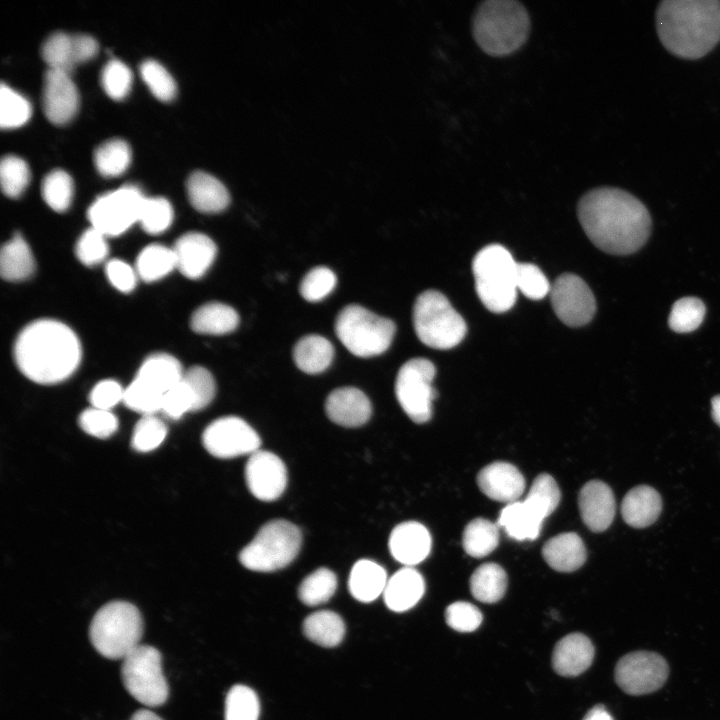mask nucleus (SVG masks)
Here are the masks:
<instances>
[{"label":"nucleus","mask_w":720,"mask_h":720,"mask_svg":"<svg viewBox=\"0 0 720 720\" xmlns=\"http://www.w3.org/2000/svg\"><path fill=\"white\" fill-rule=\"evenodd\" d=\"M577 215L590 241L614 255L638 251L652 227L646 206L628 191L616 187H598L585 193L578 202Z\"/></svg>","instance_id":"nucleus-1"},{"label":"nucleus","mask_w":720,"mask_h":720,"mask_svg":"<svg viewBox=\"0 0 720 720\" xmlns=\"http://www.w3.org/2000/svg\"><path fill=\"white\" fill-rule=\"evenodd\" d=\"M19 370L31 381L54 384L70 377L81 361V345L67 325L41 319L27 325L14 345Z\"/></svg>","instance_id":"nucleus-2"},{"label":"nucleus","mask_w":720,"mask_h":720,"mask_svg":"<svg viewBox=\"0 0 720 720\" xmlns=\"http://www.w3.org/2000/svg\"><path fill=\"white\" fill-rule=\"evenodd\" d=\"M656 29L670 53L699 59L720 42V1L664 0L656 10Z\"/></svg>","instance_id":"nucleus-3"},{"label":"nucleus","mask_w":720,"mask_h":720,"mask_svg":"<svg viewBox=\"0 0 720 720\" xmlns=\"http://www.w3.org/2000/svg\"><path fill=\"white\" fill-rule=\"evenodd\" d=\"M526 8L514 0H487L477 8L472 22L473 37L488 55L502 57L521 48L530 33Z\"/></svg>","instance_id":"nucleus-4"},{"label":"nucleus","mask_w":720,"mask_h":720,"mask_svg":"<svg viewBox=\"0 0 720 720\" xmlns=\"http://www.w3.org/2000/svg\"><path fill=\"white\" fill-rule=\"evenodd\" d=\"M518 263L502 245L490 244L474 257L475 289L483 305L494 313L511 309L516 301Z\"/></svg>","instance_id":"nucleus-5"},{"label":"nucleus","mask_w":720,"mask_h":720,"mask_svg":"<svg viewBox=\"0 0 720 720\" xmlns=\"http://www.w3.org/2000/svg\"><path fill=\"white\" fill-rule=\"evenodd\" d=\"M143 635L141 613L133 604L113 601L94 615L89 637L95 650L108 659H123L140 645Z\"/></svg>","instance_id":"nucleus-6"},{"label":"nucleus","mask_w":720,"mask_h":720,"mask_svg":"<svg viewBox=\"0 0 720 720\" xmlns=\"http://www.w3.org/2000/svg\"><path fill=\"white\" fill-rule=\"evenodd\" d=\"M413 325L419 340L434 349H450L465 337L467 326L462 316L441 292L427 290L416 299Z\"/></svg>","instance_id":"nucleus-7"},{"label":"nucleus","mask_w":720,"mask_h":720,"mask_svg":"<svg viewBox=\"0 0 720 720\" xmlns=\"http://www.w3.org/2000/svg\"><path fill=\"white\" fill-rule=\"evenodd\" d=\"M396 332L395 323L356 304L345 306L337 315L335 333L341 343L358 357L384 353Z\"/></svg>","instance_id":"nucleus-8"},{"label":"nucleus","mask_w":720,"mask_h":720,"mask_svg":"<svg viewBox=\"0 0 720 720\" xmlns=\"http://www.w3.org/2000/svg\"><path fill=\"white\" fill-rule=\"evenodd\" d=\"M302 534L293 523L277 519L260 528L254 539L242 549L241 564L249 570L272 572L289 565L298 555Z\"/></svg>","instance_id":"nucleus-9"},{"label":"nucleus","mask_w":720,"mask_h":720,"mask_svg":"<svg viewBox=\"0 0 720 720\" xmlns=\"http://www.w3.org/2000/svg\"><path fill=\"white\" fill-rule=\"evenodd\" d=\"M121 677L129 694L148 707L164 704L169 688L162 670L161 653L153 646L138 645L122 659Z\"/></svg>","instance_id":"nucleus-10"},{"label":"nucleus","mask_w":720,"mask_h":720,"mask_svg":"<svg viewBox=\"0 0 720 720\" xmlns=\"http://www.w3.org/2000/svg\"><path fill=\"white\" fill-rule=\"evenodd\" d=\"M436 373L434 364L426 358H413L399 369L395 381L396 398L415 423H425L432 415L436 390L432 383Z\"/></svg>","instance_id":"nucleus-11"},{"label":"nucleus","mask_w":720,"mask_h":720,"mask_svg":"<svg viewBox=\"0 0 720 720\" xmlns=\"http://www.w3.org/2000/svg\"><path fill=\"white\" fill-rule=\"evenodd\" d=\"M144 195L137 186L123 185L98 196L88 209L92 227L105 236H117L138 221Z\"/></svg>","instance_id":"nucleus-12"},{"label":"nucleus","mask_w":720,"mask_h":720,"mask_svg":"<svg viewBox=\"0 0 720 720\" xmlns=\"http://www.w3.org/2000/svg\"><path fill=\"white\" fill-rule=\"evenodd\" d=\"M669 667L658 653L635 651L624 655L615 666L617 685L627 694L643 695L658 690L666 681Z\"/></svg>","instance_id":"nucleus-13"},{"label":"nucleus","mask_w":720,"mask_h":720,"mask_svg":"<svg viewBox=\"0 0 720 720\" xmlns=\"http://www.w3.org/2000/svg\"><path fill=\"white\" fill-rule=\"evenodd\" d=\"M550 300L556 316L570 327L589 323L596 311L591 289L582 278L571 273L556 278L551 286Z\"/></svg>","instance_id":"nucleus-14"},{"label":"nucleus","mask_w":720,"mask_h":720,"mask_svg":"<svg viewBox=\"0 0 720 720\" xmlns=\"http://www.w3.org/2000/svg\"><path fill=\"white\" fill-rule=\"evenodd\" d=\"M202 442L211 455L224 459L251 455L261 445L257 432L236 416L222 417L210 423L203 432Z\"/></svg>","instance_id":"nucleus-15"},{"label":"nucleus","mask_w":720,"mask_h":720,"mask_svg":"<svg viewBox=\"0 0 720 720\" xmlns=\"http://www.w3.org/2000/svg\"><path fill=\"white\" fill-rule=\"evenodd\" d=\"M247 486L254 497L270 502L278 499L287 484V470L274 453L258 450L252 453L245 466Z\"/></svg>","instance_id":"nucleus-16"},{"label":"nucleus","mask_w":720,"mask_h":720,"mask_svg":"<svg viewBox=\"0 0 720 720\" xmlns=\"http://www.w3.org/2000/svg\"><path fill=\"white\" fill-rule=\"evenodd\" d=\"M97 50L98 43L91 35L64 31L49 34L41 46V54L48 67L68 73L77 62L91 58Z\"/></svg>","instance_id":"nucleus-17"},{"label":"nucleus","mask_w":720,"mask_h":720,"mask_svg":"<svg viewBox=\"0 0 720 720\" xmlns=\"http://www.w3.org/2000/svg\"><path fill=\"white\" fill-rule=\"evenodd\" d=\"M79 103L77 87L70 73L47 68L43 78L42 106L46 117L53 123L69 121Z\"/></svg>","instance_id":"nucleus-18"},{"label":"nucleus","mask_w":720,"mask_h":720,"mask_svg":"<svg viewBox=\"0 0 720 720\" xmlns=\"http://www.w3.org/2000/svg\"><path fill=\"white\" fill-rule=\"evenodd\" d=\"M172 249L176 268L189 279L201 278L208 271L217 254L213 240L201 232L183 234Z\"/></svg>","instance_id":"nucleus-19"},{"label":"nucleus","mask_w":720,"mask_h":720,"mask_svg":"<svg viewBox=\"0 0 720 720\" xmlns=\"http://www.w3.org/2000/svg\"><path fill=\"white\" fill-rule=\"evenodd\" d=\"M578 506L582 521L593 532H602L615 516V498L611 488L604 482L592 480L580 490Z\"/></svg>","instance_id":"nucleus-20"},{"label":"nucleus","mask_w":720,"mask_h":720,"mask_svg":"<svg viewBox=\"0 0 720 720\" xmlns=\"http://www.w3.org/2000/svg\"><path fill=\"white\" fill-rule=\"evenodd\" d=\"M479 489L489 498L507 504L518 501L525 490L522 473L512 464L493 462L477 475Z\"/></svg>","instance_id":"nucleus-21"},{"label":"nucleus","mask_w":720,"mask_h":720,"mask_svg":"<svg viewBox=\"0 0 720 720\" xmlns=\"http://www.w3.org/2000/svg\"><path fill=\"white\" fill-rule=\"evenodd\" d=\"M388 545L395 560L407 567H413L429 555L431 536L422 524L407 521L392 530Z\"/></svg>","instance_id":"nucleus-22"},{"label":"nucleus","mask_w":720,"mask_h":720,"mask_svg":"<svg viewBox=\"0 0 720 720\" xmlns=\"http://www.w3.org/2000/svg\"><path fill=\"white\" fill-rule=\"evenodd\" d=\"M325 411L328 418L344 427H359L365 424L372 413L368 397L355 387H341L333 390L326 399Z\"/></svg>","instance_id":"nucleus-23"},{"label":"nucleus","mask_w":720,"mask_h":720,"mask_svg":"<svg viewBox=\"0 0 720 720\" xmlns=\"http://www.w3.org/2000/svg\"><path fill=\"white\" fill-rule=\"evenodd\" d=\"M594 646L581 633H571L560 639L552 653L555 672L564 677H574L585 672L592 664Z\"/></svg>","instance_id":"nucleus-24"},{"label":"nucleus","mask_w":720,"mask_h":720,"mask_svg":"<svg viewBox=\"0 0 720 720\" xmlns=\"http://www.w3.org/2000/svg\"><path fill=\"white\" fill-rule=\"evenodd\" d=\"M186 188L190 203L198 211L217 213L230 203V195L225 185L205 171L196 170L190 173Z\"/></svg>","instance_id":"nucleus-25"},{"label":"nucleus","mask_w":720,"mask_h":720,"mask_svg":"<svg viewBox=\"0 0 720 720\" xmlns=\"http://www.w3.org/2000/svg\"><path fill=\"white\" fill-rule=\"evenodd\" d=\"M424 590L422 575L413 567L405 566L388 579L383 597L390 610L404 612L419 602Z\"/></svg>","instance_id":"nucleus-26"},{"label":"nucleus","mask_w":720,"mask_h":720,"mask_svg":"<svg viewBox=\"0 0 720 720\" xmlns=\"http://www.w3.org/2000/svg\"><path fill=\"white\" fill-rule=\"evenodd\" d=\"M662 510L660 494L652 487L639 485L624 496L621 514L624 521L634 528H645L653 524Z\"/></svg>","instance_id":"nucleus-27"},{"label":"nucleus","mask_w":720,"mask_h":720,"mask_svg":"<svg viewBox=\"0 0 720 720\" xmlns=\"http://www.w3.org/2000/svg\"><path fill=\"white\" fill-rule=\"evenodd\" d=\"M546 563L559 572H573L586 560V548L579 535L562 533L549 539L542 548Z\"/></svg>","instance_id":"nucleus-28"},{"label":"nucleus","mask_w":720,"mask_h":720,"mask_svg":"<svg viewBox=\"0 0 720 720\" xmlns=\"http://www.w3.org/2000/svg\"><path fill=\"white\" fill-rule=\"evenodd\" d=\"M544 518L525 500L507 504L498 518V525L513 539L534 540L539 536Z\"/></svg>","instance_id":"nucleus-29"},{"label":"nucleus","mask_w":720,"mask_h":720,"mask_svg":"<svg viewBox=\"0 0 720 720\" xmlns=\"http://www.w3.org/2000/svg\"><path fill=\"white\" fill-rule=\"evenodd\" d=\"M179 361L165 353L149 356L140 366L136 379L164 395L183 377Z\"/></svg>","instance_id":"nucleus-30"},{"label":"nucleus","mask_w":720,"mask_h":720,"mask_svg":"<svg viewBox=\"0 0 720 720\" xmlns=\"http://www.w3.org/2000/svg\"><path fill=\"white\" fill-rule=\"evenodd\" d=\"M387 581V573L381 565L362 559L351 569L348 588L356 600L368 603L383 594Z\"/></svg>","instance_id":"nucleus-31"},{"label":"nucleus","mask_w":720,"mask_h":720,"mask_svg":"<svg viewBox=\"0 0 720 720\" xmlns=\"http://www.w3.org/2000/svg\"><path fill=\"white\" fill-rule=\"evenodd\" d=\"M334 357V348L329 340L321 335H306L298 340L293 349L296 366L307 374L325 371Z\"/></svg>","instance_id":"nucleus-32"},{"label":"nucleus","mask_w":720,"mask_h":720,"mask_svg":"<svg viewBox=\"0 0 720 720\" xmlns=\"http://www.w3.org/2000/svg\"><path fill=\"white\" fill-rule=\"evenodd\" d=\"M239 323L237 312L221 302H209L193 313L191 329L199 334L223 335L236 329Z\"/></svg>","instance_id":"nucleus-33"},{"label":"nucleus","mask_w":720,"mask_h":720,"mask_svg":"<svg viewBox=\"0 0 720 720\" xmlns=\"http://www.w3.org/2000/svg\"><path fill=\"white\" fill-rule=\"evenodd\" d=\"M34 269L32 252L23 237L16 233L1 249V275L7 281H21L29 278Z\"/></svg>","instance_id":"nucleus-34"},{"label":"nucleus","mask_w":720,"mask_h":720,"mask_svg":"<svg viewBox=\"0 0 720 720\" xmlns=\"http://www.w3.org/2000/svg\"><path fill=\"white\" fill-rule=\"evenodd\" d=\"M305 636L323 647H335L345 634L342 618L333 611H317L310 614L303 623Z\"/></svg>","instance_id":"nucleus-35"},{"label":"nucleus","mask_w":720,"mask_h":720,"mask_svg":"<svg viewBox=\"0 0 720 720\" xmlns=\"http://www.w3.org/2000/svg\"><path fill=\"white\" fill-rule=\"evenodd\" d=\"M507 575L504 569L495 563L480 565L470 578V591L475 599L483 603H495L505 594Z\"/></svg>","instance_id":"nucleus-36"},{"label":"nucleus","mask_w":720,"mask_h":720,"mask_svg":"<svg viewBox=\"0 0 720 720\" xmlns=\"http://www.w3.org/2000/svg\"><path fill=\"white\" fill-rule=\"evenodd\" d=\"M176 267L173 249L160 244L145 247L138 255L136 271L146 282L159 280Z\"/></svg>","instance_id":"nucleus-37"},{"label":"nucleus","mask_w":720,"mask_h":720,"mask_svg":"<svg viewBox=\"0 0 720 720\" xmlns=\"http://www.w3.org/2000/svg\"><path fill=\"white\" fill-rule=\"evenodd\" d=\"M499 542L498 527L485 518L470 521L463 532V548L474 558H482L490 554Z\"/></svg>","instance_id":"nucleus-38"},{"label":"nucleus","mask_w":720,"mask_h":720,"mask_svg":"<svg viewBox=\"0 0 720 720\" xmlns=\"http://www.w3.org/2000/svg\"><path fill=\"white\" fill-rule=\"evenodd\" d=\"M131 150L129 144L121 138H111L100 143L94 151V163L97 170L106 176L122 173L129 165Z\"/></svg>","instance_id":"nucleus-39"},{"label":"nucleus","mask_w":720,"mask_h":720,"mask_svg":"<svg viewBox=\"0 0 720 720\" xmlns=\"http://www.w3.org/2000/svg\"><path fill=\"white\" fill-rule=\"evenodd\" d=\"M336 588V575L327 568H319L301 582L298 597L307 606H317L330 600Z\"/></svg>","instance_id":"nucleus-40"},{"label":"nucleus","mask_w":720,"mask_h":720,"mask_svg":"<svg viewBox=\"0 0 720 720\" xmlns=\"http://www.w3.org/2000/svg\"><path fill=\"white\" fill-rule=\"evenodd\" d=\"M260 702L257 694L248 686L234 685L225 700V720H258Z\"/></svg>","instance_id":"nucleus-41"},{"label":"nucleus","mask_w":720,"mask_h":720,"mask_svg":"<svg viewBox=\"0 0 720 720\" xmlns=\"http://www.w3.org/2000/svg\"><path fill=\"white\" fill-rule=\"evenodd\" d=\"M41 192L45 202L55 211L66 210L73 195V181L63 169L49 171L43 178Z\"/></svg>","instance_id":"nucleus-42"},{"label":"nucleus","mask_w":720,"mask_h":720,"mask_svg":"<svg viewBox=\"0 0 720 720\" xmlns=\"http://www.w3.org/2000/svg\"><path fill=\"white\" fill-rule=\"evenodd\" d=\"M705 311V305L699 298L683 297L673 304L668 325L677 333L692 332L701 325Z\"/></svg>","instance_id":"nucleus-43"},{"label":"nucleus","mask_w":720,"mask_h":720,"mask_svg":"<svg viewBox=\"0 0 720 720\" xmlns=\"http://www.w3.org/2000/svg\"><path fill=\"white\" fill-rule=\"evenodd\" d=\"M173 219L170 202L161 196L143 197L138 221L143 229L150 234H158L166 230Z\"/></svg>","instance_id":"nucleus-44"},{"label":"nucleus","mask_w":720,"mask_h":720,"mask_svg":"<svg viewBox=\"0 0 720 720\" xmlns=\"http://www.w3.org/2000/svg\"><path fill=\"white\" fill-rule=\"evenodd\" d=\"M560 498L561 493L554 478L543 473L533 480L524 500L545 519L557 508Z\"/></svg>","instance_id":"nucleus-45"},{"label":"nucleus","mask_w":720,"mask_h":720,"mask_svg":"<svg viewBox=\"0 0 720 720\" xmlns=\"http://www.w3.org/2000/svg\"><path fill=\"white\" fill-rule=\"evenodd\" d=\"M31 114L29 101L9 85H0V125L16 127L25 123Z\"/></svg>","instance_id":"nucleus-46"},{"label":"nucleus","mask_w":720,"mask_h":720,"mask_svg":"<svg viewBox=\"0 0 720 720\" xmlns=\"http://www.w3.org/2000/svg\"><path fill=\"white\" fill-rule=\"evenodd\" d=\"M29 178V167L23 158L14 154H6L1 158L0 181L6 195L19 196L27 186Z\"/></svg>","instance_id":"nucleus-47"},{"label":"nucleus","mask_w":720,"mask_h":720,"mask_svg":"<svg viewBox=\"0 0 720 720\" xmlns=\"http://www.w3.org/2000/svg\"><path fill=\"white\" fill-rule=\"evenodd\" d=\"M182 379L192 394V411L202 410L211 403L216 385L212 374L206 368L193 366L184 372Z\"/></svg>","instance_id":"nucleus-48"},{"label":"nucleus","mask_w":720,"mask_h":720,"mask_svg":"<svg viewBox=\"0 0 720 720\" xmlns=\"http://www.w3.org/2000/svg\"><path fill=\"white\" fill-rule=\"evenodd\" d=\"M167 428L162 420L151 415H143L136 423L131 446L138 452H149L157 448L165 439Z\"/></svg>","instance_id":"nucleus-49"},{"label":"nucleus","mask_w":720,"mask_h":720,"mask_svg":"<svg viewBox=\"0 0 720 720\" xmlns=\"http://www.w3.org/2000/svg\"><path fill=\"white\" fill-rule=\"evenodd\" d=\"M139 68L143 80L157 98L167 101L175 96L176 83L160 62L154 59H145Z\"/></svg>","instance_id":"nucleus-50"},{"label":"nucleus","mask_w":720,"mask_h":720,"mask_svg":"<svg viewBox=\"0 0 720 720\" xmlns=\"http://www.w3.org/2000/svg\"><path fill=\"white\" fill-rule=\"evenodd\" d=\"M337 283L334 272L324 266L311 269L299 287L301 296L308 302H318L327 297Z\"/></svg>","instance_id":"nucleus-51"},{"label":"nucleus","mask_w":720,"mask_h":720,"mask_svg":"<svg viewBox=\"0 0 720 720\" xmlns=\"http://www.w3.org/2000/svg\"><path fill=\"white\" fill-rule=\"evenodd\" d=\"M163 396L135 378L125 389L123 402L136 412L151 415L161 410Z\"/></svg>","instance_id":"nucleus-52"},{"label":"nucleus","mask_w":720,"mask_h":720,"mask_svg":"<svg viewBox=\"0 0 720 720\" xmlns=\"http://www.w3.org/2000/svg\"><path fill=\"white\" fill-rule=\"evenodd\" d=\"M132 73L121 60L111 58L101 71V83L106 93L115 99L123 98L129 91Z\"/></svg>","instance_id":"nucleus-53"},{"label":"nucleus","mask_w":720,"mask_h":720,"mask_svg":"<svg viewBox=\"0 0 720 720\" xmlns=\"http://www.w3.org/2000/svg\"><path fill=\"white\" fill-rule=\"evenodd\" d=\"M516 284L517 290L531 300L543 299L551 290L546 276L532 263H518Z\"/></svg>","instance_id":"nucleus-54"},{"label":"nucleus","mask_w":720,"mask_h":720,"mask_svg":"<svg viewBox=\"0 0 720 720\" xmlns=\"http://www.w3.org/2000/svg\"><path fill=\"white\" fill-rule=\"evenodd\" d=\"M105 235L91 227L84 231L77 241L75 253L84 265L92 266L102 262L108 254Z\"/></svg>","instance_id":"nucleus-55"},{"label":"nucleus","mask_w":720,"mask_h":720,"mask_svg":"<svg viewBox=\"0 0 720 720\" xmlns=\"http://www.w3.org/2000/svg\"><path fill=\"white\" fill-rule=\"evenodd\" d=\"M80 427L97 438L110 437L118 428V420L110 410L88 408L79 417Z\"/></svg>","instance_id":"nucleus-56"},{"label":"nucleus","mask_w":720,"mask_h":720,"mask_svg":"<svg viewBox=\"0 0 720 720\" xmlns=\"http://www.w3.org/2000/svg\"><path fill=\"white\" fill-rule=\"evenodd\" d=\"M445 620L449 627L458 632H472L482 622V613L469 602L458 601L445 610Z\"/></svg>","instance_id":"nucleus-57"},{"label":"nucleus","mask_w":720,"mask_h":720,"mask_svg":"<svg viewBox=\"0 0 720 720\" xmlns=\"http://www.w3.org/2000/svg\"><path fill=\"white\" fill-rule=\"evenodd\" d=\"M193 410L192 394L183 379L168 390L162 399L161 411L169 418L178 419Z\"/></svg>","instance_id":"nucleus-58"},{"label":"nucleus","mask_w":720,"mask_h":720,"mask_svg":"<svg viewBox=\"0 0 720 720\" xmlns=\"http://www.w3.org/2000/svg\"><path fill=\"white\" fill-rule=\"evenodd\" d=\"M124 391L121 385L112 379L97 383L90 392L89 400L92 407L110 410L120 401H123Z\"/></svg>","instance_id":"nucleus-59"},{"label":"nucleus","mask_w":720,"mask_h":720,"mask_svg":"<svg viewBox=\"0 0 720 720\" xmlns=\"http://www.w3.org/2000/svg\"><path fill=\"white\" fill-rule=\"evenodd\" d=\"M106 274L110 283L121 292L128 293L136 285L137 276L135 271L122 260H110L106 265Z\"/></svg>","instance_id":"nucleus-60"},{"label":"nucleus","mask_w":720,"mask_h":720,"mask_svg":"<svg viewBox=\"0 0 720 720\" xmlns=\"http://www.w3.org/2000/svg\"><path fill=\"white\" fill-rule=\"evenodd\" d=\"M582 720H614L602 704L592 707Z\"/></svg>","instance_id":"nucleus-61"},{"label":"nucleus","mask_w":720,"mask_h":720,"mask_svg":"<svg viewBox=\"0 0 720 720\" xmlns=\"http://www.w3.org/2000/svg\"><path fill=\"white\" fill-rule=\"evenodd\" d=\"M130 720H163V719L150 710L140 709L131 716Z\"/></svg>","instance_id":"nucleus-62"},{"label":"nucleus","mask_w":720,"mask_h":720,"mask_svg":"<svg viewBox=\"0 0 720 720\" xmlns=\"http://www.w3.org/2000/svg\"><path fill=\"white\" fill-rule=\"evenodd\" d=\"M711 414L714 422L720 426V395H717L711 400Z\"/></svg>","instance_id":"nucleus-63"}]
</instances>
